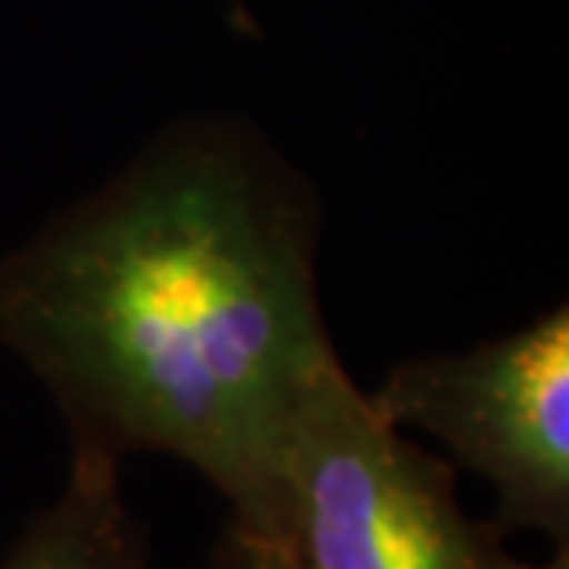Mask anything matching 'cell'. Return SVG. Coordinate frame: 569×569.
I'll list each match as a JSON object with an SVG mask.
<instances>
[{
  "mask_svg": "<svg viewBox=\"0 0 569 569\" xmlns=\"http://www.w3.org/2000/svg\"><path fill=\"white\" fill-rule=\"evenodd\" d=\"M318 200L233 122H186L0 259V345L71 451L192 466L256 529L307 392L340 362Z\"/></svg>",
  "mask_w": 569,
  "mask_h": 569,
  "instance_id": "6da1fadb",
  "label": "cell"
},
{
  "mask_svg": "<svg viewBox=\"0 0 569 569\" xmlns=\"http://www.w3.org/2000/svg\"><path fill=\"white\" fill-rule=\"evenodd\" d=\"M244 532L289 569H559L515 559L492 521L466 515L455 466L385 422L345 362L300 403Z\"/></svg>",
  "mask_w": 569,
  "mask_h": 569,
  "instance_id": "7a4b0ae2",
  "label": "cell"
},
{
  "mask_svg": "<svg viewBox=\"0 0 569 569\" xmlns=\"http://www.w3.org/2000/svg\"><path fill=\"white\" fill-rule=\"evenodd\" d=\"M385 422L422 429L496 492L492 529L543 532L569 569V311L455 356L400 362L370 392Z\"/></svg>",
  "mask_w": 569,
  "mask_h": 569,
  "instance_id": "3957f363",
  "label": "cell"
},
{
  "mask_svg": "<svg viewBox=\"0 0 569 569\" xmlns=\"http://www.w3.org/2000/svg\"><path fill=\"white\" fill-rule=\"evenodd\" d=\"M119 470L104 455L71 451L63 492L27 521L0 569H152Z\"/></svg>",
  "mask_w": 569,
  "mask_h": 569,
  "instance_id": "277c9868",
  "label": "cell"
},
{
  "mask_svg": "<svg viewBox=\"0 0 569 569\" xmlns=\"http://www.w3.org/2000/svg\"><path fill=\"white\" fill-rule=\"evenodd\" d=\"M208 569H289V562H284L267 540L237 529L230 521V526L222 529V537L214 540Z\"/></svg>",
  "mask_w": 569,
  "mask_h": 569,
  "instance_id": "5b68a950",
  "label": "cell"
}]
</instances>
